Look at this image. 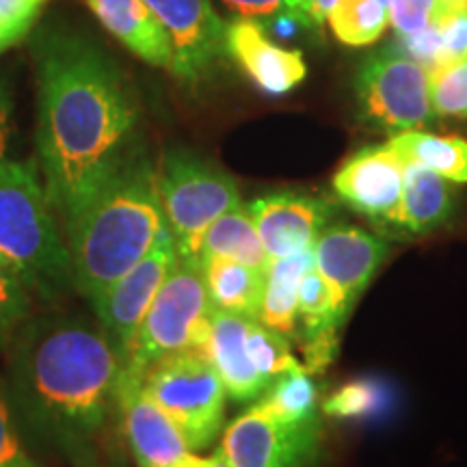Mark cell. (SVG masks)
Segmentation results:
<instances>
[{"label":"cell","instance_id":"cell-1","mask_svg":"<svg viewBox=\"0 0 467 467\" xmlns=\"http://www.w3.org/2000/svg\"><path fill=\"white\" fill-rule=\"evenodd\" d=\"M37 165L63 225L137 151V93L91 39L46 35L37 48Z\"/></svg>","mask_w":467,"mask_h":467},{"label":"cell","instance_id":"cell-2","mask_svg":"<svg viewBox=\"0 0 467 467\" xmlns=\"http://www.w3.org/2000/svg\"><path fill=\"white\" fill-rule=\"evenodd\" d=\"M119 370V353L100 325L83 317H44L16 337L9 396L31 429L78 461L89 457L107 424Z\"/></svg>","mask_w":467,"mask_h":467},{"label":"cell","instance_id":"cell-3","mask_svg":"<svg viewBox=\"0 0 467 467\" xmlns=\"http://www.w3.org/2000/svg\"><path fill=\"white\" fill-rule=\"evenodd\" d=\"M165 227L156 167L134 151L66 223L76 290L96 301L150 254Z\"/></svg>","mask_w":467,"mask_h":467},{"label":"cell","instance_id":"cell-4","mask_svg":"<svg viewBox=\"0 0 467 467\" xmlns=\"http://www.w3.org/2000/svg\"><path fill=\"white\" fill-rule=\"evenodd\" d=\"M0 260L46 303L76 288L72 258L37 161L0 162Z\"/></svg>","mask_w":467,"mask_h":467},{"label":"cell","instance_id":"cell-5","mask_svg":"<svg viewBox=\"0 0 467 467\" xmlns=\"http://www.w3.org/2000/svg\"><path fill=\"white\" fill-rule=\"evenodd\" d=\"M214 306L200 260L180 258L145 314L130 358L117 379V392L143 385L145 370L167 355L206 347ZM115 392V394H117Z\"/></svg>","mask_w":467,"mask_h":467},{"label":"cell","instance_id":"cell-6","mask_svg":"<svg viewBox=\"0 0 467 467\" xmlns=\"http://www.w3.org/2000/svg\"><path fill=\"white\" fill-rule=\"evenodd\" d=\"M156 184L180 258L200 260L208 227L243 203L236 180L225 169L186 150L167 151L156 169Z\"/></svg>","mask_w":467,"mask_h":467},{"label":"cell","instance_id":"cell-7","mask_svg":"<svg viewBox=\"0 0 467 467\" xmlns=\"http://www.w3.org/2000/svg\"><path fill=\"white\" fill-rule=\"evenodd\" d=\"M143 392L173 420L191 451L206 448L223 429L225 385L203 350L154 361L145 370Z\"/></svg>","mask_w":467,"mask_h":467},{"label":"cell","instance_id":"cell-8","mask_svg":"<svg viewBox=\"0 0 467 467\" xmlns=\"http://www.w3.org/2000/svg\"><path fill=\"white\" fill-rule=\"evenodd\" d=\"M355 93L361 119L389 134L420 130L437 117L429 96V69L402 50L388 48L368 57Z\"/></svg>","mask_w":467,"mask_h":467},{"label":"cell","instance_id":"cell-9","mask_svg":"<svg viewBox=\"0 0 467 467\" xmlns=\"http://www.w3.org/2000/svg\"><path fill=\"white\" fill-rule=\"evenodd\" d=\"M178 260V247L169 227H165L150 254L91 303L102 331L119 353L121 366L130 358L145 314Z\"/></svg>","mask_w":467,"mask_h":467},{"label":"cell","instance_id":"cell-10","mask_svg":"<svg viewBox=\"0 0 467 467\" xmlns=\"http://www.w3.org/2000/svg\"><path fill=\"white\" fill-rule=\"evenodd\" d=\"M388 243L358 225L331 223L314 243V268L334 299L337 323L348 318L359 295L368 288L388 255Z\"/></svg>","mask_w":467,"mask_h":467},{"label":"cell","instance_id":"cell-11","mask_svg":"<svg viewBox=\"0 0 467 467\" xmlns=\"http://www.w3.org/2000/svg\"><path fill=\"white\" fill-rule=\"evenodd\" d=\"M318 441V422L284 424L251 407L227 426L221 451L232 467H309Z\"/></svg>","mask_w":467,"mask_h":467},{"label":"cell","instance_id":"cell-12","mask_svg":"<svg viewBox=\"0 0 467 467\" xmlns=\"http://www.w3.org/2000/svg\"><path fill=\"white\" fill-rule=\"evenodd\" d=\"M169 35L171 74L189 85L206 80L225 55V22L210 0H145Z\"/></svg>","mask_w":467,"mask_h":467},{"label":"cell","instance_id":"cell-13","mask_svg":"<svg viewBox=\"0 0 467 467\" xmlns=\"http://www.w3.org/2000/svg\"><path fill=\"white\" fill-rule=\"evenodd\" d=\"M405 186V161L385 145L355 151L334 175V191L377 230H396Z\"/></svg>","mask_w":467,"mask_h":467},{"label":"cell","instance_id":"cell-14","mask_svg":"<svg viewBox=\"0 0 467 467\" xmlns=\"http://www.w3.org/2000/svg\"><path fill=\"white\" fill-rule=\"evenodd\" d=\"M247 208L271 260L314 249L320 234L336 219V208L325 197L296 191L271 192Z\"/></svg>","mask_w":467,"mask_h":467},{"label":"cell","instance_id":"cell-15","mask_svg":"<svg viewBox=\"0 0 467 467\" xmlns=\"http://www.w3.org/2000/svg\"><path fill=\"white\" fill-rule=\"evenodd\" d=\"M225 55L268 96L296 89L307 76L301 50L284 48L268 37L258 20L238 17L225 26Z\"/></svg>","mask_w":467,"mask_h":467},{"label":"cell","instance_id":"cell-16","mask_svg":"<svg viewBox=\"0 0 467 467\" xmlns=\"http://www.w3.org/2000/svg\"><path fill=\"white\" fill-rule=\"evenodd\" d=\"M121 431L139 467H167L192 452L173 420L143 392V385L115 394Z\"/></svg>","mask_w":467,"mask_h":467},{"label":"cell","instance_id":"cell-17","mask_svg":"<svg viewBox=\"0 0 467 467\" xmlns=\"http://www.w3.org/2000/svg\"><path fill=\"white\" fill-rule=\"evenodd\" d=\"M251 320L254 318L214 309L213 329L206 347L202 348L223 381L227 396L236 402L258 400L271 385L249 359L247 334Z\"/></svg>","mask_w":467,"mask_h":467},{"label":"cell","instance_id":"cell-18","mask_svg":"<svg viewBox=\"0 0 467 467\" xmlns=\"http://www.w3.org/2000/svg\"><path fill=\"white\" fill-rule=\"evenodd\" d=\"M100 25L134 57L171 72L173 50L162 22L145 0H87Z\"/></svg>","mask_w":467,"mask_h":467},{"label":"cell","instance_id":"cell-19","mask_svg":"<svg viewBox=\"0 0 467 467\" xmlns=\"http://www.w3.org/2000/svg\"><path fill=\"white\" fill-rule=\"evenodd\" d=\"M454 191L451 180L416 162H405V186L396 230L409 236H424L451 219Z\"/></svg>","mask_w":467,"mask_h":467},{"label":"cell","instance_id":"cell-20","mask_svg":"<svg viewBox=\"0 0 467 467\" xmlns=\"http://www.w3.org/2000/svg\"><path fill=\"white\" fill-rule=\"evenodd\" d=\"M312 266L314 249H306L271 260L266 268L265 295H262L258 320L279 331L288 340L299 331V288L303 275Z\"/></svg>","mask_w":467,"mask_h":467},{"label":"cell","instance_id":"cell-21","mask_svg":"<svg viewBox=\"0 0 467 467\" xmlns=\"http://www.w3.org/2000/svg\"><path fill=\"white\" fill-rule=\"evenodd\" d=\"M200 265L214 309L258 318L266 271L225 258H202Z\"/></svg>","mask_w":467,"mask_h":467},{"label":"cell","instance_id":"cell-22","mask_svg":"<svg viewBox=\"0 0 467 467\" xmlns=\"http://www.w3.org/2000/svg\"><path fill=\"white\" fill-rule=\"evenodd\" d=\"M202 258H225L249 265L266 271L271 265L265 244L260 241V234L255 230L249 208L238 203L232 210L214 221L203 234L200 247Z\"/></svg>","mask_w":467,"mask_h":467},{"label":"cell","instance_id":"cell-23","mask_svg":"<svg viewBox=\"0 0 467 467\" xmlns=\"http://www.w3.org/2000/svg\"><path fill=\"white\" fill-rule=\"evenodd\" d=\"M405 162H416L452 184H467V141L454 134L422 130L396 132L388 141Z\"/></svg>","mask_w":467,"mask_h":467},{"label":"cell","instance_id":"cell-24","mask_svg":"<svg viewBox=\"0 0 467 467\" xmlns=\"http://www.w3.org/2000/svg\"><path fill=\"white\" fill-rule=\"evenodd\" d=\"M254 407L284 424L318 422V388L312 372L306 366H299L277 377Z\"/></svg>","mask_w":467,"mask_h":467},{"label":"cell","instance_id":"cell-25","mask_svg":"<svg viewBox=\"0 0 467 467\" xmlns=\"http://www.w3.org/2000/svg\"><path fill=\"white\" fill-rule=\"evenodd\" d=\"M327 22L337 42L364 48L388 31L389 9L379 0H337Z\"/></svg>","mask_w":467,"mask_h":467},{"label":"cell","instance_id":"cell-26","mask_svg":"<svg viewBox=\"0 0 467 467\" xmlns=\"http://www.w3.org/2000/svg\"><path fill=\"white\" fill-rule=\"evenodd\" d=\"M247 350L249 359L255 370L266 379L268 383L275 381L277 377L285 375L288 370H295L303 364L292 355L290 340L279 331L271 329L258 318L251 320L249 334H247Z\"/></svg>","mask_w":467,"mask_h":467},{"label":"cell","instance_id":"cell-27","mask_svg":"<svg viewBox=\"0 0 467 467\" xmlns=\"http://www.w3.org/2000/svg\"><path fill=\"white\" fill-rule=\"evenodd\" d=\"M429 96L435 115L467 119V55L429 69Z\"/></svg>","mask_w":467,"mask_h":467},{"label":"cell","instance_id":"cell-28","mask_svg":"<svg viewBox=\"0 0 467 467\" xmlns=\"http://www.w3.org/2000/svg\"><path fill=\"white\" fill-rule=\"evenodd\" d=\"M385 402H388V394L383 385L370 379H361V381H350L337 388L323 402V411L329 418L359 420L377 413Z\"/></svg>","mask_w":467,"mask_h":467},{"label":"cell","instance_id":"cell-29","mask_svg":"<svg viewBox=\"0 0 467 467\" xmlns=\"http://www.w3.org/2000/svg\"><path fill=\"white\" fill-rule=\"evenodd\" d=\"M31 312V290L20 275L0 262V350L14 340V334Z\"/></svg>","mask_w":467,"mask_h":467},{"label":"cell","instance_id":"cell-30","mask_svg":"<svg viewBox=\"0 0 467 467\" xmlns=\"http://www.w3.org/2000/svg\"><path fill=\"white\" fill-rule=\"evenodd\" d=\"M441 11V0H389V25L405 37H416L433 26Z\"/></svg>","mask_w":467,"mask_h":467},{"label":"cell","instance_id":"cell-31","mask_svg":"<svg viewBox=\"0 0 467 467\" xmlns=\"http://www.w3.org/2000/svg\"><path fill=\"white\" fill-rule=\"evenodd\" d=\"M435 26L441 42V61L467 55V11L441 9Z\"/></svg>","mask_w":467,"mask_h":467},{"label":"cell","instance_id":"cell-32","mask_svg":"<svg viewBox=\"0 0 467 467\" xmlns=\"http://www.w3.org/2000/svg\"><path fill=\"white\" fill-rule=\"evenodd\" d=\"M0 467H35L16 433L7 402L0 399Z\"/></svg>","mask_w":467,"mask_h":467},{"label":"cell","instance_id":"cell-33","mask_svg":"<svg viewBox=\"0 0 467 467\" xmlns=\"http://www.w3.org/2000/svg\"><path fill=\"white\" fill-rule=\"evenodd\" d=\"M337 0H284V14L295 17L307 31H320Z\"/></svg>","mask_w":467,"mask_h":467},{"label":"cell","instance_id":"cell-34","mask_svg":"<svg viewBox=\"0 0 467 467\" xmlns=\"http://www.w3.org/2000/svg\"><path fill=\"white\" fill-rule=\"evenodd\" d=\"M46 0H0V25L31 33Z\"/></svg>","mask_w":467,"mask_h":467},{"label":"cell","instance_id":"cell-35","mask_svg":"<svg viewBox=\"0 0 467 467\" xmlns=\"http://www.w3.org/2000/svg\"><path fill=\"white\" fill-rule=\"evenodd\" d=\"M234 16L249 17V20H258V17L277 16L284 9V0H221Z\"/></svg>","mask_w":467,"mask_h":467},{"label":"cell","instance_id":"cell-36","mask_svg":"<svg viewBox=\"0 0 467 467\" xmlns=\"http://www.w3.org/2000/svg\"><path fill=\"white\" fill-rule=\"evenodd\" d=\"M11 110H14V98H11L9 85L0 78V162L7 159V145L11 132Z\"/></svg>","mask_w":467,"mask_h":467},{"label":"cell","instance_id":"cell-37","mask_svg":"<svg viewBox=\"0 0 467 467\" xmlns=\"http://www.w3.org/2000/svg\"><path fill=\"white\" fill-rule=\"evenodd\" d=\"M26 35L28 33L20 31V28H11V26L0 25V52L9 50L11 46H16L17 42H22V39H25Z\"/></svg>","mask_w":467,"mask_h":467},{"label":"cell","instance_id":"cell-38","mask_svg":"<svg viewBox=\"0 0 467 467\" xmlns=\"http://www.w3.org/2000/svg\"><path fill=\"white\" fill-rule=\"evenodd\" d=\"M167 467H210V459H203V457H200V454L186 452L184 457L173 461V463Z\"/></svg>","mask_w":467,"mask_h":467},{"label":"cell","instance_id":"cell-39","mask_svg":"<svg viewBox=\"0 0 467 467\" xmlns=\"http://www.w3.org/2000/svg\"><path fill=\"white\" fill-rule=\"evenodd\" d=\"M210 467H232L230 461H227V457L223 454V451H221V448L213 454V457H210Z\"/></svg>","mask_w":467,"mask_h":467},{"label":"cell","instance_id":"cell-40","mask_svg":"<svg viewBox=\"0 0 467 467\" xmlns=\"http://www.w3.org/2000/svg\"><path fill=\"white\" fill-rule=\"evenodd\" d=\"M441 9L467 11V0H441Z\"/></svg>","mask_w":467,"mask_h":467},{"label":"cell","instance_id":"cell-41","mask_svg":"<svg viewBox=\"0 0 467 467\" xmlns=\"http://www.w3.org/2000/svg\"><path fill=\"white\" fill-rule=\"evenodd\" d=\"M76 467H110V465H104V463H98L96 457L93 454H89V457H83L78 461H74Z\"/></svg>","mask_w":467,"mask_h":467},{"label":"cell","instance_id":"cell-42","mask_svg":"<svg viewBox=\"0 0 467 467\" xmlns=\"http://www.w3.org/2000/svg\"><path fill=\"white\" fill-rule=\"evenodd\" d=\"M0 262H3V260H0ZM5 265H7V262H5Z\"/></svg>","mask_w":467,"mask_h":467}]
</instances>
